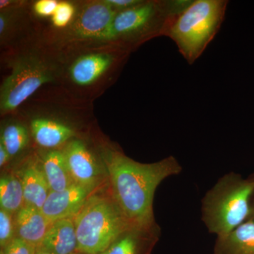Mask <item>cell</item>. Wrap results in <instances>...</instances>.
Returning <instances> with one entry per match:
<instances>
[{
    "label": "cell",
    "instance_id": "10",
    "mask_svg": "<svg viewBox=\"0 0 254 254\" xmlns=\"http://www.w3.org/2000/svg\"><path fill=\"white\" fill-rule=\"evenodd\" d=\"M114 58L106 53H91L73 62L69 70L71 81L80 86L93 84L113 65Z\"/></svg>",
    "mask_w": 254,
    "mask_h": 254
},
{
    "label": "cell",
    "instance_id": "16",
    "mask_svg": "<svg viewBox=\"0 0 254 254\" xmlns=\"http://www.w3.org/2000/svg\"><path fill=\"white\" fill-rule=\"evenodd\" d=\"M31 128L36 143L46 148L60 146L74 135L71 127L51 119H34L31 121Z\"/></svg>",
    "mask_w": 254,
    "mask_h": 254
},
{
    "label": "cell",
    "instance_id": "8",
    "mask_svg": "<svg viewBox=\"0 0 254 254\" xmlns=\"http://www.w3.org/2000/svg\"><path fill=\"white\" fill-rule=\"evenodd\" d=\"M117 13L106 1L93 2L82 10L76 31L83 38L110 41L113 38V23Z\"/></svg>",
    "mask_w": 254,
    "mask_h": 254
},
{
    "label": "cell",
    "instance_id": "11",
    "mask_svg": "<svg viewBox=\"0 0 254 254\" xmlns=\"http://www.w3.org/2000/svg\"><path fill=\"white\" fill-rule=\"evenodd\" d=\"M15 229L16 237L38 247L52 225L41 210L24 205L16 213Z\"/></svg>",
    "mask_w": 254,
    "mask_h": 254
},
{
    "label": "cell",
    "instance_id": "24",
    "mask_svg": "<svg viewBox=\"0 0 254 254\" xmlns=\"http://www.w3.org/2000/svg\"><path fill=\"white\" fill-rule=\"evenodd\" d=\"M142 1L138 0H106V2L111 5L114 9H118L120 11L129 9L140 4Z\"/></svg>",
    "mask_w": 254,
    "mask_h": 254
},
{
    "label": "cell",
    "instance_id": "3",
    "mask_svg": "<svg viewBox=\"0 0 254 254\" xmlns=\"http://www.w3.org/2000/svg\"><path fill=\"white\" fill-rule=\"evenodd\" d=\"M227 0H195L175 18L167 36L190 64L201 56L216 36L226 12Z\"/></svg>",
    "mask_w": 254,
    "mask_h": 254
},
{
    "label": "cell",
    "instance_id": "6",
    "mask_svg": "<svg viewBox=\"0 0 254 254\" xmlns=\"http://www.w3.org/2000/svg\"><path fill=\"white\" fill-rule=\"evenodd\" d=\"M53 76L51 68L43 60L33 56L19 59L1 85V113H10L17 109L41 86L53 81Z\"/></svg>",
    "mask_w": 254,
    "mask_h": 254
},
{
    "label": "cell",
    "instance_id": "27",
    "mask_svg": "<svg viewBox=\"0 0 254 254\" xmlns=\"http://www.w3.org/2000/svg\"><path fill=\"white\" fill-rule=\"evenodd\" d=\"M36 254H51L41 247H37Z\"/></svg>",
    "mask_w": 254,
    "mask_h": 254
},
{
    "label": "cell",
    "instance_id": "15",
    "mask_svg": "<svg viewBox=\"0 0 254 254\" xmlns=\"http://www.w3.org/2000/svg\"><path fill=\"white\" fill-rule=\"evenodd\" d=\"M19 179L22 183L24 205L41 210L51 191L43 168L31 164L23 169Z\"/></svg>",
    "mask_w": 254,
    "mask_h": 254
},
{
    "label": "cell",
    "instance_id": "21",
    "mask_svg": "<svg viewBox=\"0 0 254 254\" xmlns=\"http://www.w3.org/2000/svg\"><path fill=\"white\" fill-rule=\"evenodd\" d=\"M75 7L67 1H60L52 16V22L55 27H66L72 21L75 15Z\"/></svg>",
    "mask_w": 254,
    "mask_h": 254
},
{
    "label": "cell",
    "instance_id": "1",
    "mask_svg": "<svg viewBox=\"0 0 254 254\" xmlns=\"http://www.w3.org/2000/svg\"><path fill=\"white\" fill-rule=\"evenodd\" d=\"M105 166L111 182L113 197L133 226L146 228L155 225L153 198L163 180L178 175L182 167L174 156L154 163L143 164L118 151L109 152Z\"/></svg>",
    "mask_w": 254,
    "mask_h": 254
},
{
    "label": "cell",
    "instance_id": "23",
    "mask_svg": "<svg viewBox=\"0 0 254 254\" xmlns=\"http://www.w3.org/2000/svg\"><path fill=\"white\" fill-rule=\"evenodd\" d=\"M58 1L56 0H39L33 6L35 13L42 17L53 16L58 6Z\"/></svg>",
    "mask_w": 254,
    "mask_h": 254
},
{
    "label": "cell",
    "instance_id": "22",
    "mask_svg": "<svg viewBox=\"0 0 254 254\" xmlns=\"http://www.w3.org/2000/svg\"><path fill=\"white\" fill-rule=\"evenodd\" d=\"M37 247L16 237L1 250L0 254H36Z\"/></svg>",
    "mask_w": 254,
    "mask_h": 254
},
{
    "label": "cell",
    "instance_id": "2",
    "mask_svg": "<svg viewBox=\"0 0 254 254\" xmlns=\"http://www.w3.org/2000/svg\"><path fill=\"white\" fill-rule=\"evenodd\" d=\"M254 177L228 173L218 179L201 200V220L210 233L225 236L250 216Z\"/></svg>",
    "mask_w": 254,
    "mask_h": 254
},
{
    "label": "cell",
    "instance_id": "25",
    "mask_svg": "<svg viewBox=\"0 0 254 254\" xmlns=\"http://www.w3.org/2000/svg\"><path fill=\"white\" fill-rule=\"evenodd\" d=\"M10 158L11 157H10L9 153H8L7 150L4 148L2 143H0V166L1 168L4 166L9 161Z\"/></svg>",
    "mask_w": 254,
    "mask_h": 254
},
{
    "label": "cell",
    "instance_id": "26",
    "mask_svg": "<svg viewBox=\"0 0 254 254\" xmlns=\"http://www.w3.org/2000/svg\"><path fill=\"white\" fill-rule=\"evenodd\" d=\"M254 177V174L252 175ZM250 208H251V213L250 216L248 220H254V191L253 194L252 195V198H251L250 200Z\"/></svg>",
    "mask_w": 254,
    "mask_h": 254
},
{
    "label": "cell",
    "instance_id": "12",
    "mask_svg": "<svg viewBox=\"0 0 254 254\" xmlns=\"http://www.w3.org/2000/svg\"><path fill=\"white\" fill-rule=\"evenodd\" d=\"M38 247L51 254L76 253L78 241L73 218L62 219L53 222Z\"/></svg>",
    "mask_w": 254,
    "mask_h": 254
},
{
    "label": "cell",
    "instance_id": "9",
    "mask_svg": "<svg viewBox=\"0 0 254 254\" xmlns=\"http://www.w3.org/2000/svg\"><path fill=\"white\" fill-rule=\"evenodd\" d=\"M91 190L75 185L63 191H50L42 213L51 223L62 219L74 218L86 203Z\"/></svg>",
    "mask_w": 254,
    "mask_h": 254
},
{
    "label": "cell",
    "instance_id": "5",
    "mask_svg": "<svg viewBox=\"0 0 254 254\" xmlns=\"http://www.w3.org/2000/svg\"><path fill=\"white\" fill-rule=\"evenodd\" d=\"M191 2L189 0L142 1L116 14L112 27L113 38H125L138 44L153 36H166L174 20Z\"/></svg>",
    "mask_w": 254,
    "mask_h": 254
},
{
    "label": "cell",
    "instance_id": "19",
    "mask_svg": "<svg viewBox=\"0 0 254 254\" xmlns=\"http://www.w3.org/2000/svg\"><path fill=\"white\" fill-rule=\"evenodd\" d=\"M28 138L26 127L18 123L11 124L1 131L0 143L4 145L10 157H14L26 148Z\"/></svg>",
    "mask_w": 254,
    "mask_h": 254
},
{
    "label": "cell",
    "instance_id": "28",
    "mask_svg": "<svg viewBox=\"0 0 254 254\" xmlns=\"http://www.w3.org/2000/svg\"><path fill=\"white\" fill-rule=\"evenodd\" d=\"M83 254L77 253V252H76V253H74V254Z\"/></svg>",
    "mask_w": 254,
    "mask_h": 254
},
{
    "label": "cell",
    "instance_id": "17",
    "mask_svg": "<svg viewBox=\"0 0 254 254\" xmlns=\"http://www.w3.org/2000/svg\"><path fill=\"white\" fill-rule=\"evenodd\" d=\"M42 168L51 191H63L75 185L63 151L48 152L43 159Z\"/></svg>",
    "mask_w": 254,
    "mask_h": 254
},
{
    "label": "cell",
    "instance_id": "20",
    "mask_svg": "<svg viewBox=\"0 0 254 254\" xmlns=\"http://www.w3.org/2000/svg\"><path fill=\"white\" fill-rule=\"evenodd\" d=\"M13 214L0 209V247L1 250L16 238L15 220Z\"/></svg>",
    "mask_w": 254,
    "mask_h": 254
},
{
    "label": "cell",
    "instance_id": "14",
    "mask_svg": "<svg viewBox=\"0 0 254 254\" xmlns=\"http://www.w3.org/2000/svg\"><path fill=\"white\" fill-rule=\"evenodd\" d=\"M156 224L142 228L133 226L100 254H146L148 242L156 240Z\"/></svg>",
    "mask_w": 254,
    "mask_h": 254
},
{
    "label": "cell",
    "instance_id": "18",
    "mask_svg": "<svg viewBox=\"0 0 254 254\" xmlns=\"http://www.w3.org/2000/svg\"><path fill=\"white\" fill-rule=\"evenodd\" d=\"M24 205L21 180L14 175H6L0 180V206L9 213L16 214Z\"/></svg>",
    "mask_w": 254,
    "mask_h": 254
},
{
    "label": "cell",
    "instance_id": "13",
    "mask_svg": "<svg viewBox=\"0 0 254 254\" xmlns=\"http://www.w3.org/2000/svg\"><path fill=\"white\" fill-rule=\"evenodd\" d=\"M213 254H254V220H247L225 236L217 237Z\"/></svg>",
    "mask_w": 254,
    "mask_h": 254
},
{
    "label": "cell",
    "instance_id": "7",
    "mask_svg": "<svg viewBox=\"0 0 254 254\" xmlns=\"http://www.w3.org/2000/svg\"><path fill=\"white\" fill-rule=\"evenodd\" d=\"M63 152L75 184L93 190L101 180V172L85 143L74 140L69 142Z\"/></svg>",
    "mask_w": 254,
    "mask_h": 254
},
{
    "label": "cell",
    "instance_id": "4",
    "mask_svg": "<svg viewBox=\"0 0 254 254\" xmlns=\"http://www.w3.org/2000/svg\"><path fill=\"white\" fill-rule=\"evenodd\" d=\"M77 237V253L100 254L129 230L130 223L115 200L91 195L73 218Z\"/></svg>",
    "mask_w": 254,
    "mask_h": 254
}]
</instances>
